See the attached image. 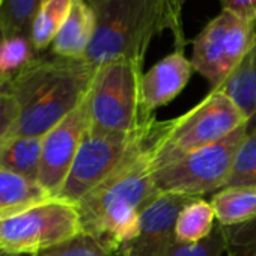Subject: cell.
I'll list each match as a JSON object with an SVG mask.
<instances>
[{"instance_id": "6da1fadb", "label": "cell", "mask_w": 256, "mask_h": 256, "mask_svg": "<svg viewBox=\"0 0 256 256\" xmlns=\"http://www.w3.org/2000/svg\"><path fill=\"white\" fill-rule=\"evenodd\" d=\"M96 70L84 59H34L6 86L18 108L11 136L48 133L84 100Z\"/></svg>"}, {"instance_id": "7a4b0ae2", "label": "cell", "mask_w": 256, "mask_h": 256, "mask_svg": "<svg viewBox=\"0 0 256 256\" xmlns=\"http://www.w3.org/2000/svg\"><path fill=\"white\" fill-rule=\"evenodd\" d=\"M95 34L84 60L101 66L126 59L144 65L152 40L170 29L175 47H186L181 0H92Z\"/></svg>"}, {"instance_id": "3957f363", "label": "cell", "mask_w": 256, "mask_h": 256, "mask_svg": "<svg viewBox=\"0 0 256 256\" xmlns=\"http://www.w3.org/2000/svg\"><path fill=\"white\" fill-rule=\"evenodd\" d=\"M158 196L148 146L76 204L83 232L116 254L138 235L142 212Z\"/></svg>"}, {"instance_id": "277c9868", "label": "cell", "mask_w": 256, "mask_h": 256, "mask_svg": "<svg viewBox=\"0 0 256 256\" xmlns=\"http://www.w3.org/2000/svg\"><path fill=\"white\" fill-rule=\"evenodd\" d=\"M244 124L248 120L238 107L224 94L211 90L187 113L170 120H158L150 145L152 174L228 138Z\"/></svg>"}, {"instance_id": "5b68a950", "label": "cell", "mask_w": 256, "mask_h": 256, "mask_svg": "<svg viewBox=\"0 0 256 256\" xmlns=\"http://www.w3.org/2000/svg\"><path fill=\"white\" fill-rule=\"evenodd\" d=\"M158 119L154 118L130 133L98 132L88 128L59 198L77 204L128 162L140 156L152 142Z\"/></svg>"}, {"instance_id": "8992f818", "label": "cell", "mask_w": 256, "mask_h": 256, "mask_svg": "<svg viewBox=\"0 0 256 256\" xmlns=\"http://www.w3.org/2000/svg\"><path fill=\"white\" fill-rule=\"evenodd\" d=\"M142 76L144 65L126 59L98 66L88 92L89 128L130 133L152 120L156 116L142 108Z\"/></svg>"}, {"instance_id": "52a82bcc", "label": "cell", "mask_w": 256, "mask_h": 256, "mask_svg": "<svg viewBox=\"0 0 256 256\" xmlns=\"http://www.w3.org/2000/svg\"><path fill=\"white\" fill-rule=\"evenodd\" d=\"M82 232L77 205L53 196L0 220V250L12 254H38Z\"/></svg>"}, {"instance_id": "ba28073f", "label": "cell", "mask_w": 256, "mask_h": 256, "mask_svg": "<svg viewBox=\"0 0 256 256\" xmlns=\"http://www.w3.org/2000/svg\"><path fill=\"white\" fill-rule=\"evenodd\" d=\"M247 132L248 124H244L228 138L156 170L154 182L158 192L196 199L224 188L232 172L235 154Z\"/></svg>"}, {"instance_id": "9c48e42d", "label": "cell", "mask_w": 256, "mask_h": 256, "mask_svg": "<svg viewBox=\"0 0 256 256\" xmlns=\"http://www.w3.org/2000/svg\"><path fill=\"white\" fill-rule=\"evenodd\" d=\"M254 36V24L222 11L193 41V70L208 80L211 90L218 89L241 62Z\"/></svg>"}, {"instance_id": "30bf717a", "label": "cell", "mask_w": 256, "mask_h": 256, "mask_svg": "<svg viewBox=\"0 0 256 256\" xmlns=\"http://www.w3.org/2000/svg\"><path fill=\"white\" fill-rule=\"evenodd\" d=\"M88 94L84 100L42 138L41 168L38 182L58 196L71 170L83 136L89 128Z\"/></svg>"}, {"instance_id": "8fae6325", "label": "cell", "mask_w": 256, "mask_h": 256, "mask_svg": "<svg viewBox=\"0 0 256 256\" xmlns=\"http://www.w3.org/2000/svg\"><path fill=\"white\" fill-rule=\"evenodd\" d=\"M194 198L176 193L160 196L142 212L138 235L119 247V256H164L176 241L175 224L180 211ZM198 199V198H196Z\"/></svg>"}, {"instance_id": "7c38bea8", "label": "cell", "mask_w": 256, "mask_h": 256, "mask_svg": "<svg viewBox=\"0 0 256 256\" xmlns=\"http://www.w3.org/2000/svg\"><path fill=\"white\" fill-rule=\"evenodd\" d=\"M193 71L192 60L187 59L184 47H175L170 54L144 72L140 83L144 112L154 114L157 108L174 101L187 86Z\"/></svg>"}, {"instance_id": "4fadbf2b", "label": "cell", "mask_w": 256, "mask_h": 256, "mask_svg": "<svg viewBox=\"0 0 256 256\" xmlns=\"http://www.w3.org/2000/svg\"><path fill=\"white\" fill-rule=\"evenodd\" d=\"M95 34V12L88 0H74L71 11L52 42V53L65 59H83Z\"/></svg>"}, {"instance_id": "5bb4252c", "label": "cell", "mask_w": 256, "mask_h": 256, "mask_svg": "<svg viewBox=\"0 0 256 256\" xmlns=\"http://www.w3.org/2000/svg\"><path fill=\"white\" fill-rule=\"evenodd\" d=\"M216 90L224 94L248 122L256 120V36L241 62Z\"/></svg>"}, {"instance_id": "9a60e30c", "label": "cell", "mask_w": 256, "mask_h": 256, "mask_svg": "<svg viewBox=\"0 0 256 256\" xmlns=\"http://www.w3.org/2000/svg\"><path fill=\"white\" fill-rule=\"evenodd\" d=\"M53 198L38 181L0 168V220Z\"/></svg>"}, {"instance_id": "2e32d148", "label": "cell", "mask_w": 256, "mask_h": 256, "mask_svg": "<svg viewBox=\"0 0 256 256\" xmlns=\"http://www.w3.org/2000/svg\"><path fill=\"white\" fill-rule=\"evenodd\" d=\"M211 205L218 224H242L256 217V186L224 187L214 193Z\"/></svg>"}, {"instance_id": "e0dca14e", "label": "cell", "mask_w": 256, "mask_h": 256, "mask_svg": "<svg viewBox=\"0 0 256 256\" xmlns=\"http://www.w3.org/2000/svg\"><path fill=\"white\" fill-rule=\"evenodd\" d=\"M44 136H10L0 148V168L38 181Z\"/></svg>"}, {"instance_id": "ac0fdd59", "label": "cell", "mask_w": 256, "mask_h": 256, "mask_svg": "<svg viewBox=\"0 0 256 256\" xmlns=\"http://www.w3.org/2000/svg\"><path fill=\"white\" fill-rule=\"evenodd\" d=\"M74 0H41L32 18L29 38L36 52L52 47L54 36L65 23Z\"/></svg>"}, {"instance_id": "d6986e66", "label": "cell", "mask_w": 256, "mask_h": 256, "mask_svg": "<svg viewBox=\"0 0 256 256\" xmlns=\"http://www.w3.org/2000/svg\"><path fill=\"white\" fill-rule=\"evenodd\" d=\"M216 212L211 202L202 198L192 199L178 214L175 238L180 242H198L206 238L216 223Z\"/></svg>"}, {"instance_id": "ffe728a7", "label": "cell", "mask_w": 256, "mask_h": 256, "mask_svg": "<svg viewBox=\"0 0 256 256\" xmlns=\"http://www.w3.org/2000/svg\"><path fill=\"white\" fill-rule=\"evenodd\" d=\"M36 50L29 36H2L0 40V77L10 82L34 59Z\"/></svg>"}, {"instance_id": "44dd1931", "label": "cell", "mask_w": 256, "mask_h": 256, "mask_svg": "<svg viewBox=\"0 0 256 256\" xmlns=\"http://www.w3.org/2000/svg\"><path fill=\"white\" fill-rule=\"evenodd\" d=\"M40 2L41 0H4L0 6L2 36H29Z\"/></svg>"}, {"instance_id": "7402d4cb", "label": "cell", "mask_w": 256, "mask_h": 256, "mask_svg": "<svg viewBox=\"0 0 256 256\" xmlns=\"http://www.w3.org/2000/svg\"><path fill=\"white\" fill-rule=\"evenodd\" d=\"M248 124V132L242 139L234 160L232 172L226 187L256 186V120Z\"/></svg>"}, {"instance_id": "603a6c76", "label": "cell", "mask_w": 256, "mask_h": 256, "mask_svg": "<svg viewBox=\"0 0 256 256\" xmlns=\"http://www.w3.org/2000/svg\"><path fill=\"white\" fill-rule=\"evenodd\" d=\"M226 229L216 224L212 232L198 242L175 241L164 256H223L226 253Z\"/></svg>"}, {"instance_id": "cb8c5ba5", "label": "cell", "mask_w": 256, "mask_h": 256, "mask_svg": "<svg viewBox=\"0 0 256 256\" xmlns=\"http://www.w3.org/2000/svg\"><path fill=\"white\" fill-rule=\"evenodd\" d=\"M38 256H114L92 235L82 232L77 236L64 241L58 246L46 248Z\"/></svg>"}, {"instance_id": "d4e9b609", "label": "cell", "mask_w": 256, "mask_h": 256, "mask_svg": "<svg viewBox=\"0 0 256 256\" xmlns=\"http://www.w3.org/2000/svg\"><path fill=\"white\" fill-rule=\"evenodd\" d=\"M224 229L228 256H256V217Z\"/></svg>"}, {"instance_id": "484cf974", "label": "cell", "mask_w": 256, "mask_h": 256, "mask_svg": "<svg viewBox=\"0 0 256 256\" xmlns=\"http://www.w3.org/2000/svg\"><path fill=\"white\" fill-rule=\"evenodd\" d=\"M18 118V108L14 96L5 88L0 90V148L12 134Z\"/></svg>"}, {"instance_id": "4316f807", "label": "cell", "mask_w": 256, "mask_h": 256, "mask_svg": "<svg viewBox=\"0 0 256 256\" xmlns=\"http://www.w3.org/2000/svg\"><path fill=\"white\" fill-rule=\"evenodd\" d=\"M222 11H228L256 26V0H218Z\"/></svg>"}, {"instance_id": "83f0119b", "label": "cell", "mask_w": 256, "mask_h": 256, "mask_svg": "<svg viewBox=\"0 0 256 256\" xmlns=\"http://www.w3.org/2000/svg\"><path fill=\"white\" fill-rule=\"evenodd\" d=\"M8 83H10V82H6V80H4L2 77H0V90L5 89V88L8 86Z\"/></svg>"}, {"instance_id": "f1b7e54d", "label": "cell", "mask_w": 256, "mask_h": 256, "mask_svg": "<svg viewBox=\"0 0 256 256\" xmlns=\"http://www.w3.org/2000/svg\"><path fill=\"white\" fill-rule=\"evenodd\" d=\"M0 256H14L12 253H8V252H4V250H0Z\"/></svg>"}, {"instance_id": "f546056e", "label": "cell", "mask_w": 256, "mask_h": 256, "mask_svg": "<svg viewBox=\"0 0 256 256\" xmlns=\"http://www.w3.org/2000/svg\"><path fill=\"white\" fill-rule=\"evenodd\" d=\"M14 256H38V254H34V253H20V254H14Z\"/></svg>"}, {"instance_id": "4dcf8cb0", "label": "cell", "mask_w": 256, "mask_h": 256, "mask_svg": "<svg viewBox=\"0 0 256 256\" xmlns=\"http://www.w3.org/2000/svg\"><path fill=\"white\" fill-rule=\"evenodd\" d=\"M0 40H2V28H0Z\"/></svg>"}, {"instance_id": "1f68e13d", "label": "cell", "mask_w": 256, "mask_h": 256, "mask_svg": "<svg viewBox=\"0 0 256 256\" xmlns=\"http://www.w3.org/2000/svg\"><path fill=\"white\" fill-rule=\"evenodd\" d=\"M2 4H4V0H0V6H2Z\"/></svg>"}, {"instance_id": "d6a6232c", "label": "cell", "mask_w": 256, "mask_h": 256, "mask_svg": "<svg viewBox=\"0 0 256 256\" xmlns=\"http://www.w3.org/2000/svg\"><path fill=\"white\" fill-rule=\"evenodd\" d=\"M88 2H92V0H88Z\"/></svg>"}]
</instances>
